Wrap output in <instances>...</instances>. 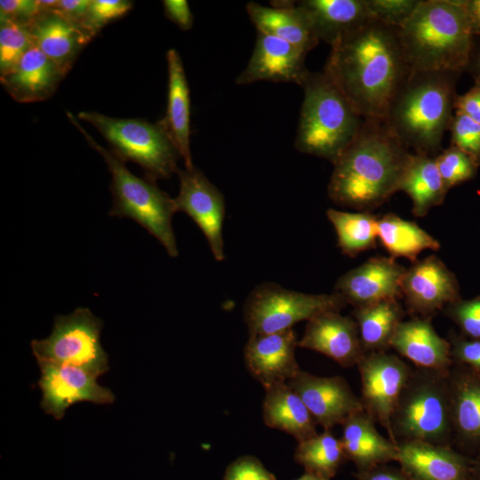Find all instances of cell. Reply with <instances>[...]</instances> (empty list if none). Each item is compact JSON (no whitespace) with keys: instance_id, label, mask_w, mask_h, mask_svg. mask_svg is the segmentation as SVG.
Masks as SVG:
<instances>
[{"instance_id":"1","label":"cell","mask_w":480,"mask_h":480,"mask_svg":"<svg viewBox=\"0 0 480 480\" xmlns=\"http://www.w3.org/2000/svg\"><path fill=\"white\" fill-rule=\"evenodd\" d=\"M411 71L398 28L374 20L332 44L324 68L364 119L380 120Z\"/></svg>"},{"instance_id":"2","label":"cell","mask_w":480,"mask_h":480,"mask_svg":"<svg viewBox=\"0 0 480 480\" xmlns=\"http://www.w3.org/2000/svg\"><path fill=\"white\" fill-rule=\"evenodd\" d=\"M412 155L384 120L364 119L356 139L332 164L329 197L358 212L380 206L399 191Z\"/></svg>"},{"instance_id":"3","label":"cell","mask_w":480,"mask_h":480,"mask_svg":"<svg viewBox=\"0 0 480 480\" xmlns=\"http://www.w3.org/2000/svg\"><path fill=\"white\" fill-rule=\"evenodd\" d=\"M460 74L412 70L395 95L384 121L392 133L415 154L435 157L449 130Z\"/></svg>"},{"instance_id":"4","label":"cell","mask_w":480,"mask_h":480,"mask_svg":"<svg viewBox=\"0 0 480 480\" xmlns=\"http://www.w3.org/2000/svg\"><path fill=\"white\" fill-rule=\"evenodd\" d=\"M398 33L412 70L461 74L469 66L474 36L460 0H420Z\"/></svg>"},{"instance_id":"5","label":"cell","mask_w":480,"mask_h":480,"mask_svg":"<svg viewBox=\"0 0 480 480\" xmlns=\"http://www.w3.org/2000/svg\"><path fill=\"white\" fill-rule=\"evenodd\" d=\"M295 148L332 164L357 136L364 118L323 72L308 71Z\"/></svg>"},{"instance_id":"6","label":"cell","mask_w":480,"mask_h":480,"mask_svg":"<svg viewBox=\"0 0 480 480\" xmlns=\"http://www.w3.org/2000/svg\"><path fill=\"white\" fill-rule=\"evenodd\" d=\"M396 444L422 441L452 446L449 371L416 367L391 418Z\"/></svg>"},{"instance_id":"7","label":"cell","mask_w":480,"mask_h":480,"mask_svg":"<svg viewBox=\"0 0 480 480\" xmlns=\"http://www.w3.org/2000/svg\"><path fill=\"white\" fill-rule=\"evenodd\" d=\"M67 115L88 144L105 159L111 173L113 206L109 215L135 220L162 244L168 255L177 257L179 252L172 226V218L177 212L174 198L158 188L155 181L132 174L112 150L101 147L86 132L76 117L70 112Z\"/></svg>"},{"instance_id":"8","label":"cell","mask_w":480,"mask_h":480,"mask_svg":"<svg viewBox=\"0 0 480 480\" xmlns=\"http://www.w3.org/2000/svg\"><path fill=\"white\" fill-rule=\"evenodd\" d=\"M77 117L94 126L120 160L140 164L148 180L167 179L180 170L177 163L180 155L162 119L151 124L93 111L79 112Z\"/></svg>"},{"instance_id":"9","label":"cell","mask_w":480,"mask_h":480,"mask_svg":"<svg viewBox=\"0 0 480 480\" xmlns=\"http://www.w3.org/2000/svg\"><path fill=\"white\" fill-rule=\"evenodd\" d=\"M348 305L342 295L311 294L284 288L274 283L256 286L244 308L249 336L292 329L326 311H340Z\"/></svg>"},{"instance_id":"10","label":"cell","mask_w":480,"mask_h":480,"mask_svg":"<svg viewBox=\"0 0 480 480\" xmlns=\"http://www.w3.org/2000/svg\"><path fill=\"white\" fill-rule=\"evenodd\" d=\"M102 325L89 308H77L69 315L57 316L52 333L31 341L32 352L37 363L70 364L99 377L108 370L100 339Z\"/></svg>"},{"instance_id":"11","label":"cell","mask_w":480,"mask_h":480,"mask_svg":"<svg viewBox=\"0 0 480 480\" xmlns=\"http://www.w3.org/2000/svg\"><path fill=\"white\" fill-rule=\"evenodd\" d=\"M361 380L364 411L388 432L394 443L391 418L412 367L387 351L364 353L356 364Z\"/></svg>"},{"instance_id":"12","label":"cell","mask_w":480,"mask_h":480,"mask_svg":"<svg viewBox=\"0 0 480 480\" xmlns=\"http://www.w3.org/2000/svg\"><path fill=\"white\" fill-rule=\"evenodd\" d=\"M180 191L174 198L177 212L187 213L204 235L216 260L225 259L222 235L226 213L222 193L197 168L179 170Z\"/></svg>"},{"instance_id":"13","label":"cell","mask_w":480,"mask_h":480,"mask_svg":"<svg viewBox=\"0 0 480 480\" xmlns=\"http://www.w3.org/2000/svg\"><path fill=\"white\" fill-rule=\"evenodd\" d=\"M407 310L415 316L432 317L460 299L455 275L436 255L412 262L401 282Z\"/></svg>"},{"instance_id":"14","label":"cell","mask_w":480,"mask_h":480,"mask_svg":"<svg viewBox=\"0 0 480 480\" xmlns=\"http://www.w3.org/2000/svg\"><path fill=\"white\" fill-rule=\"evenodd\" d=\"M41 378L38 385L43 397L41 407L47 414L61 420L72 404L88 401L98 404H111L113 392L97 382L98 377L74 365L38 363Z\"/></svg>"},{"instance_id":"15","label":"cell","mask_w":480,"mask_h":480,"mask_svg":"<svg viewBox=\"0 0 480 480\" xmlns=\"http://www.w3.org/2000/svg\"><path fill=\"white\" fill-rule=\"evenodd\" d=\"M287 383L324 430L342 425L350 415L364 411L360 397L341 376H316L301 370Z\"/></svg>"},{"instance_id":"16","label":"cell","mask_w":480,"mask_h":480,"mask_svg":"<svg viewBox=\"0 0 480 480\" xmlns=\"http://www.w3.org/2000/svg\"><path fill=\"white\" fill-rule=\"evenodd\" d=\"M405 270L391 257H372L341 276L334 291L354 308L398 300Z\"/></svg>"},{"instance_id":"17","label":"cell","mask_w":480,"mask_h":480,"mask_svg":"<svg viewBox=\"0 0 480 480\" xmlns=\"http://www.w3.org/2000/svg\"><path fill=\"white\" fill-rule=\"evenodd\" d=\"M297 347L293 329L249 336L244 351L245 366L265 389L288 382L301 371L295 357Z\"/></svg>"},{"instance_id":"18","label":"cell","mask_w":480,"mask_h":480,"mask_svg":"<svg viewBox=\"0 0 480 480\" xmlns=\"http://www.w3.org/2000/svg\"><path fill=\"white\" fill-rule=\"evenodd\" d=\"M326 311L308 320L298 347L323 354L342 367L356 365L364 356L354 318Z\"/></svg>"},{"instance_id":"19","label":"cell","mask_w":480,"mask_h":480,"mask_svg":"<svg viewBox=\"0 0 480 480\" xmlns=\"http://www.w3.org/2000/svg\"><path fill=\"white\" fill-rule=\"evenodd\" d=\"M306 54L305 51L284 40L258 31L252 54L236 83L271 81L300 85L308 71L305 68Z\"/></svg>"},{"instance_id":"20","label":"cell","mask_w":480,"mask_h":480,"mask_svg":"<svg viewBox=\"0 0 480 480\" xmlns=\"http://www.w3.org/2000/svg\"><path fill=\"white\" fill-rule=\"evenodd\" d=\"M449 379L452 447L473 457L480 451V372L453 364Z\"/></svg>"},{"instance_id":"21","label":"cell","mask_w":480,"mask_h":480,"mask_svg":"<svg viewBox=\"0 0 480 480\" xmlns=\"http://www.w3.org/2000/svg\"><path fill=\"white\" fill-rule=\"evenodd\" d=\"M400 468L413 480H471L472 457L452 446L422 441L396 444Z\"/></svg>"},{"instance_id":"22","label":"cell","mask_w":480,"mask_h":480,"mask_svg":"<svg viewBox=\"0 0 480 480\" xmlns=\"http://www.w3.org/2000/svg\"><path fill=\"white\" fill-rule=\"evenodd\" d=\"M34 45L67 73L92 36L56 9H42L27 25Z\"/></svg>"},{"instance_id":"23","label":"cell","mask_w":480,"mask_h":480,"mask_svg":"<svg viewBox=\"0 0 480 480\" xmlns=\"http://www.w3.org/2000/svg\"><path fill=\"white\" fill-rule=\"evenodd\" d=\"M67 74L33 44L12 70L0 76V81L16 101L28 103L50 98Z\"/></svg>"},{"instance_id":"24","label":"cell","mask_w":480,"mask_h":480,"mask_svg":"<svg viewBox=\"0 0 480 480\" xmlns=\"http://www.w3.org/2000/svg\"><path fill=\"white\" fill-rule=\"evenodd\" d=\"M431 318L413 316L404 320L391 340L390 348L416 367L449 371L453 364L451 344L438 335Z\"/></svg>"},{"instance_id":"25","label":"cell","mask_w":480,"mask_h":480,"mask_svg":"<svg viewBox=\"0 0 480 480\" xmlns=\"http://www.w3.org/2000/svg\"><path fill=\"white\" fill-rule=\"evenodd\" d=\"M296 4L306 12L318 41L331 46L372 20L365 0H303Z\"/></svg>"},{"instance_id":"26","label":"cell","mask_w":480,"mask_h":480,"mask_svg":"<svg viewBox=\"0 0 480 480\" xmlns=\"http://www.w3.org/2000/svg\"><path fill=\"white\" fill-rule=\"evenodd\" d=\"M375 423L364 411H360L350 415L341 425L340 439L347 460H351L357 470L396 460V444L382 436Z\"/></svg>"},{"instance_id":"27","label":"cell","mask_w":480,"mask_h":480,"mask_svg":"<svg viewBox=\"0 0 480 480\" xmlns=\"http://www.w3.org/2000/svg\"><path fill=\"white\" fill-rule=\"evenodd\" d=\"M294 2L258 3L246 5L247 13L259 32L284 40L308 52L318 44L306 12Z\"/></svg>"},{"instance_id":"28","label":"cell","mask_w":480,"mask_h":480,"mask_svg":"<svg viewBox=\"0 0 480 480\" xmlns=\"http://www.w3.org/2000/svg\"><path fill=\"white\" fill-rule=\"evenodd\" d=\"M168 67V100L162 119L174 142L186 169H193L190 151V97L182 60L175 49L166 54Z\"/></svg>"},{"instance_id":"29","label":"cell","mask_w":480,"mask_h":480,"mask_svg":"<svg viewBox=\"0 0 480 480\" xmlns=\"http://www.w3.org/2000/svg\"><path fill=\"white\" fill-rule=\"evenodd\" d=\"M262 417L267 427L301 442L317 434L316 422L300 396L287 382L265 389Z\"/></svg>"},{"instance_id":"30","label":"cell","mask_w":480,"mask_h":480,"mask_svg":"<svg viewBox=\"0 0 480 480\" xmlns=\"http://www.w3.org/2000/svg\"><path fill=\"white\" fill-rule=\"evenodd\" d=\"M399 191L406 193L412 202L414 216L422 218L435 206L443 204L448 192L435 157L412 153Z\"/></svg>"},{"instance_id":"31","label":"cell","mask_w":480,"mask_h":480,"mask_svg":"<svg viewBox=\"0 0 480 480\" xmlns=\"http://www.w3.org/2000/svg\"><path fill=\"white\" fill-rule=\"evenodd\" d=\"M361 344L364 353L387 351L391 340L404 321V311L398 300H385L354 308Z\"/></svg>"},{"instance_id":"32","label":"cell","mask_w":480,"mask_h":480,"mask_svg":"<svg viewBox=\"0 0 480 480\" xmlns=\"http://www.w3.org/2000/svg\"><path fill=\"white\" fill-rule=\"evenodd\" d=\"M378 239L393 259L414 262L425 250L438 251L440 243L417 223L388 212L378 218Z\"/></svg>"},{"instance_id":"33","label":"cell","mask_w":480,"mask_h":480,"mask_svg":"<svg viewBox=\"0 0 480 480\" xmlns=\"http://www.w3.org/2000/svg\"><path fill=\"white\" fill-rule=\"evenodd\" d=\"M332 224L338 246L343 254L355 257L375 248L378 239V216L371 212H342L332 208L326 211Z\"/></svg>"},{"instance_id":"34","label":"cell","mask_w":480,"mask_h":480,"mask_svg":"<svg viewBox=\"0 0 480 480\" xmlns=\"http://www.w3.org/2000/svg\"><path fill=\"white\" fill-rule=\"evenodd\" d=\"M294 460L306 472L326 479L332 478L347 460L340 439L331 430H324L298 443Z\"/></svg>"},{"instance_id":"35","label":"cell","mask_w":480,"mask_h":480,"mask_svg":"<svg viewBox=\"0 0 480 480\" xmlns=\"http://www.w3.org/2000/svg\"><path fill=\"white\" fill-rule=\"evenodd\" d=\"M33 44L27 25L1 20L0 76L12 70Z\"/></svg>"},{"instance_id":"36","label":"cell","mask_w":480,"mask_h":480,"mask_svg":"<svg viewBox=\"0 0 480 480\" xmlns=\"http://www.w3.org/2000/svg\"><path fill=\"white\" fill-rule=\"evenodd\" d=\"M435 160L447 190L471 180L479 166L468 155L453 146L441 151Z\"/></svg>"},{"instance_id":"37","label":"cell","mask_w":480,"mask_h":480,"mask_svg":"<svg viewBox=\"0 0 480 480\" xmlns=\"http://www.w3.org/2000/svg\"><path fill=\"white\" fill-rule=\"evenodd\" d=\"M449 130L452 146L468 155L480 164V124L461 112L455 111Z\"/></svg>"},{"instance_id":"38","label":"cell","mask_w":480,"mask_h":480,"mask_svg":"<svg viewBox=\"0 0 480 480\" xmlns=\"http://www.w3.org/2000/svg\"><path fill=\"white\" fill-rule=\"evenodd\" d=\"M132 7L128 0H91L81 25L94 37L109 21L124 15Z\"/></svg>"},{"instance_id":"39","label":"cell","mask_w":480,"mask_h":480,"mask_svg":"<svg viewBox=\"0 0 480 480\" xmlns=\"http://www.w3.org/2000/svg\"><path fill=\"white\" fill-rule=\"evenodd\" d=\"M443 311L460 329L461 334L480 340V295L470 300L460 298Z\"/></svg>"},{"instance_id":"40","label":"cell","mask_w":480,"mask_h":480,"mask_svg":"<svg viewBox=\"0 0 480 480\" xmlns=\"http://www.w3.org/2000/svg\"><path fill=\"white\" fill-rule=\"evenodd\" d=\"M372 20L400 28L411 17L420 0H365Z\"/></svg>"},{"instance_id":"41","label":"cell","mask_w":480,"mask_h":480,"mask_svg":"<svg viewBox=\"0 0 480 480\" xmlns=\"http://www.w3.org/2000/svg\"><path fill=\"white\" fill-rule=\"evenodd\" d=\"M448 340L451 344L452 363L480 372V340L450 332Z\"/></svg>"},{"instance_id":"42","label":"cell","mask_w":480,"mask_h":480,"mask_svg":"<svg viewBox=\"0 0 480 480\" xmlns=\"http://www.w3.org/2000/svg\"><path fill=\"white\" fill-rule=\"evenodd\" d=\"M224 480H276L256 457L244 455L226 468Z\"/></svg>"},{"instance_id":"43","label":"cell","mask_w":480,"mask_h":480,"mask_svg":"<svg viewBox=\"0 0 480 480\" xmlns=\"http://www.w3.org/2000/svg\"><path fill=\"white\" fill-rule=\"evenodd\" d=\"M41 10L38 0H1L0 20L28 25Z\"/></svg>"},{"instance_id":"44","label":"cell","mask_w":480,"mask_h":480,"mask_svg":"<svg viewBox=\"0 0 480 480\" xmlns=\"http://www.w3.org/2000/svg\"><path fill=\"white\" fill-rule=\"evenodd\" d=\"M454 109L480 124V76H475L474 85L467 92L456 96Z\"/></svg>"},{"instance_id":"45","label":"cell","mask_w":480,"mask_h":480,"mask_svg":"<svg viewBox=\"0 0 480 480\" xmlns=\"http://www.w3.org/2000/svg\"><path fill=\"white\" fill-rule=\"evenodd\" d=\"M166 17L180 29L188 30L193 25V14L185 0H164L163 2Z\"/></svg>"},{"instance_id":"46","label":"cell","mask_w":480,"mask_h":480,"mask_svg":"<svg viewBox=\"0 0 480 480\" xmlns=\"http://www.w3.org/2000/svg\"><path fill=\"white\" fill-rule=\"evenodd\" d=\"M354 476L357 480H413L401 468L387 464L375 466L368 469L357 470L354 474Z\"/></svg>"},{"instance_id":"47","label":"cell","mask_w":480,"mask_h":480,"mask_svg":"<svg viewBox=\"0 0 480 480\" xmlns=\"http://www.w3.org/2000/svg\"><path fill=\"white\" fill-rule=\"evenodd\" d=\"M91 0H58L56 9L70 20L81 24Z\"/></svg>"},{"instance_id":"48","label":"cell","mask_w":480,"mask_h":480,"mask_svg":"<svg viewBox=\"0 0 480 480\" xmlns=\"http://www.w3.org/2000/svg\"><path fill=\"white\" fill-rule=\"evenodd\" d=\"M466 13L471 33L480 36V0H460Z\"/></svg>"},{"instance_id":"49","label":"cell","mask_w":480,"mask_h":480,"mask_svg":"<svg viewBox=\"0 0 480 480\" xmlns=\"http://www.w3.org/2000/svg\"><path fill=\"white\" fill-rule=\"evenodd\" d=\"M471 480H480V451L472 457Z\"/></svg>"},{"instance_id":"50","label":"cell","mask_w":480,"mask_h":480,"mask_svg":"<svg viewBox=\"0 0 480 480\" xmlns=\"http://www.w3.org/2000/svg\"><path fill=\"white\" fill-rule=\"evenodd\" d=\"M472 71L475 76H480V47L476 53H472L471 60L468 69Z\"/></svg>"},{"instance_id":"51","label":"cell","mask_w":480,"mask_h":480,"mask_svg":"<svg viewBox=\"0 0 480 480\" xmlns=\"http://www.w3.org/2000/svg\"><path fill=\"white\" fill-rule=\"evenodd\" d=\"M295 480H329V479L324 478L322 476H316L312 473L305 472L303 475H301L299 478Z\"/></svg>"}]
</instances>
